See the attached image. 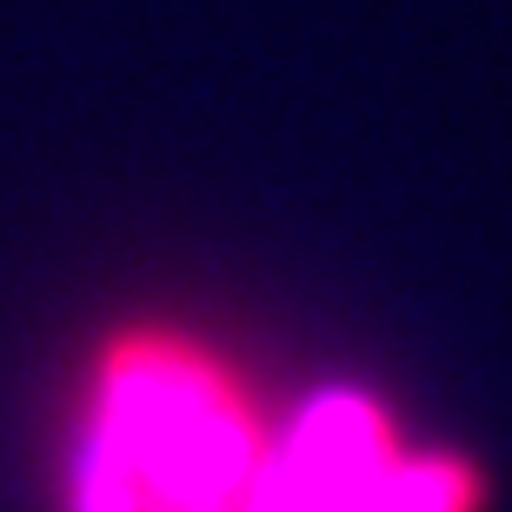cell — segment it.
Here are the masks:
<instances>
[{
    "instance_id": "1",
    "label": "cell",
    "mask_w": 512,
    "mask_h": 512,
    "mask_svg": "<svg viewBox=\"0 0 512 512\" xmlns=\"http://www.w3.org/2000/svg\"><path fill=\"white\" fill-rule=\"evenodd\" d=\"M273 399L207 326L133 313L74 366L54 512H253Z\"/></svg>"
},
{
    "instance_id": "2",
    "label": "cell",
    "mask_w": 512,
    "mask_h": 512,
    "mask_svg": "<svg viewBox=\"0 0 512 512\" xmlns=\"http://www.w3.org/2000/svg\"><path fill=\"white\" fill-rule=\"evenodd\" d=\"M486 466L419 439L386 393L326 380L273 406L253 512H486Z\"/></svg>"
}]
</instances>
